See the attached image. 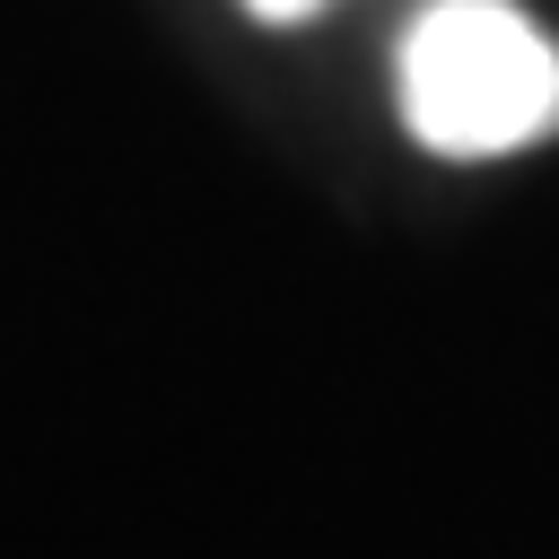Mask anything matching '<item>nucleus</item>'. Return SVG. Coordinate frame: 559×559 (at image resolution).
Returning <instances> with one entry per match:
<instances>
[{
  "mask_svg": "<svg viewBox=\"0 0 559 559\" xmlns=\"http://www.w3.org/2000/svg\"><path fill=\"white\" fill-rule=\"evenodd\" d=\"M402 122L437 157H507L559 131V44L507 0H437L402 35Z\"/></svg>",
  "mask_w": 559,
  "mask_h": 559,
  "instance_id": "1",
  "label": "nucleus"
},
{
  "mask_svg": "<svg viewBox=\"0 0 559 559\" xmlns=\"http://www.w3.org/2000/svg\"><path fill=\"white\" fill-rule=\"evenodd\" d=\"M253 17H271V26H297V17H314V0H245Z\"/></svg>",
  "mask_w": 559,
  "mask_h": 559,
  "instance_id": "2",
  "label": "nucleus"
}]
</instances>
